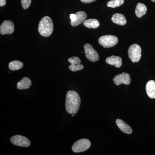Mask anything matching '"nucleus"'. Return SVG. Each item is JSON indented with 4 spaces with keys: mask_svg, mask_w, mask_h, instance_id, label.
<instances>
[{
    "mask_svg": "<svg viewBox=\"0 0 155 155\" xmlns=\"http://www.w3.org/2000/svg\"><path fill=\"white\" fill-rule=\"evenodd\" d=\"M112 20L114 23L121 25H125L127 22V20L124 15L118 13H116L113 15Z\"/></svg>",
    "mask_w": 155,
    "mask_h": 155,
    "instance_id": "14",
    "label": "nucleus"
},
{
    "mask_svg": "<svg viewBox=\"0 0 155 155\" xmlns=\"http://www.w3.org/2000/svg\"><path fill=\"white\" fill-rule=\"evenodd\" d=\"M91 146V143L88 139H81L75 142L72 146V149L74 152L81 153L85 151Z\"/></svg>",
    "mask_w": 155,
    "mask_h": 155,
    "instance_id": "4",
    "label": "nucleus"
},
{
    "mask_svg": "<svg viewBox=\"0 0 155 155\" xmlns=\"http://www.w3.org/2000/svg\"><path fill=\"white\" fill-rule=\"evenodd\" d=\"M147 94L151 99L155 98V81L150 80L147 83L146 86Z\"/></svg>",
    "mask_w": 155,
    "mask_h": 155,
    "instance_id": "12",
    "label": "nucleus"
},
{
    "mask_svg": "<svg viewBox=\"0 0 155 155\" xmlns=\"http://www.w3.org/2000/svg\"><path fill=\"white\" fill-rule=\"evenodd\" d=\"M147 6L141 3H139L137 5L135 9V14L137 17L138 18H141L142 16L146 14L147 12Z\"/></svg>",
    "mask_w": 155,
    "mask_h": 155,
    "instance_id": "16",
    "label": "nucleus"
},
{
    "mask_svg": "<svg viewBox=\"0 0 155 155\" xmlns=\"http://www.w3.org/2000/svg\"><path fill=\"white\" fill-rule=\"evenodd\" d=\"M81 100L79 94L76 92L69 91L66 96V109L69 114H77L79 110Z\"/></svg>",
    "mask_w": 155,
    "mask_h": 155,
    "instance_id": "1",
    "label": "nucleus"
},
{
    "mask_svg": "<svg viewBox=\"0 0 155 155\" xmlns=\"http://www.w3.org/2000/svg\"><path fill=\"white\" fill-rule=\"evenodd\" d=\"M83 22L84 26L89 28H96L100 26V22L96 19H87Z\"/></svg>",
    "mask_w": 155,
    "mask_h": 155,
    "instance_id": "17",
    "label": "nucleus"
},
{
    "mask_svg": "<svg viewBox=\"0 0 155 155\" xmlns=\"http://www.w3.org/2000/svg\"><path fill=\"white\" fill-rule=\"evenodd\" d=\"M124 0H111L107 4L108 7L112 8H116L123 5Z\"/></svg>",
    "mask_w": 155,
    "mask_h": 155,
    "instance_id": "19",
    "label": "nucleus"
},
{
    "mask_svg": "<svg viewBox=\"0 0 155 155\" xmlns=\"http://www.w3.org/2000/svg\"><path fill=\"white\" fill-rule=\"evenodd\" d=\"M68 61L71 64H80L81 63L80 58L77 57H73L69 58Z\"/></svg>",
    "mask_w": 155,
    "mask_h": 155,
    "instance_id": "21",
    "label": "nucleus"
},
{
    "mask_svg": "<svg viewBox=\"0 0 155 155\" xmlns=\"http://www.w3.org/2000/svg\"><path fill=\"white\" fill-rule=\"evenodd\" d=\"M96 0H81L82 2L84 3H90L94 2Z\"/></svg>",
    "mask_w": 155,
    "mask_h": 155,
    "instance_id": "24",
    "label": "nucleus"
},
{
    "mask_svg": "<svg viewBox=\"0 0 155 155\" xmlns=\"http://www.w3.org/2000/svg\"><path fill=\"white\" fill-rule=\"evenodd\" d=\"M84 68L83 65L81 64H71L69 67V69L72 72H76L77 71L81 70Z\"/></svg>",
    "mask_w": 155,
    "mask_h": 155,
    "instance_id": "20",
    "label": "nucleus"
},
{
    "mask_svg": "<svg viewBox=\"0 0 155 155\" xmlns=\"http://www.w3.org/2000/svg\"><path fill=\"white\" fill-rule=\"evenodd\" d=\"M85 55L89 61L91 62H96L99 59L98 54L93 48L91 45L86 44L84 46Z\"/></svg>",
    "mask_w": 155,
    "mask_h": 155,
    "instance_id": "7",
    "label": "nucleus"
},
{
    "mask_svg": "<svg viewBox=\"0 0 155 155\" xmlns=\"http://www.w3.org/2000/svg\"><path fill=\"white\" fill-rule=\"evenodd\" d=\"M6 0H0V6L3 7L6 5Z\"/></svg>",
    "mask_w": 155,
    "mask_h": 155,
    "instance_id": "25",
    "label": "nucleus"
},
{
    "mask_svg": "<svg viewBox=\"0 0 155 155\" xmlns=\"http://www.w3.org/2000/svg\"><path fill=\"white\" fill-rule=\"evenodd\" d=\"M31 81L29 78L24 77L17 84V88L19 90L27 89L30 87Z\"/></svg>",
    "mask_w": 155,
    "mask_h": 155,
    "instance_id": "15",
    "label": "nucleus"
},
{
    "mask_svg": "<svg viewBox=\"0 0 155 155\" xmlns=\"http://www.w3.org/2000/svg\"><path fill=\"white\" fill-rule=\"evenodd\" d=\"M54 24L51 19L48 16L44 17L40 21L38 25V32L44 37H48L52 33Z\"/></svg>",
    "mask_w": 155,
    "mask_h": 155,
    "instance_id": "2",
    "label": "nucleus"
},
{
    "mask_svg": "<svg viewBox=\"0 0 155 155\" xmlns=\"http://www.w3.org/2000/svg\"><path fill=\"white\" fill-rule=\"evenodd\" d=\"M31 0H21L22 8L24 9H27L30 7Z\"/></svg>",
    "mask_w": 155,
    "mask_h": 155,
    "instance_id": "22",
    "label": "nucleus"
},
{
    "mask_svg": "<svg viewBox=\"0 0 155 155\" xmlns=\"http://www.w3.org/2000/svg\"><path fill=\"white\" fill-rule=\"evenodd\" d=\"M106 61L107 64L113 65L116 68H119L122 65V59L118 56H112L108 57L106 59Z\"/></svg>",
    "mask_w": 155,
    "mask_h": 155,
    "instance_id": "10",
    "label": "nucleus"
},
{
    "mask_svg": "<svg viewBox=\"0 0 155 155\" xmlns=\"http://www.w3.org/2000/svg\"><path fill=\"white\" fill-rule=\"evenodd\" d=\"M75 15L77 17L76 21L74 22L71 21V25L73 27L78 26L84 22L85 20H86L87 17L86 13L83 11L78 12L76 13Z\"/></svg>",
    "mask_w": 155,
    "mask_h": 155,
    "instance_id": "13",
    "label": "nucleus"
},
{
    "mask_svg": "<svg viewBox=\"0 0 155 155\" xmlns=\"http://www.w3.org/2000/svg\"><path fill=\"white\" fill-rule=\"evenodd\" d=\"M70 18L71 19V21H73V22L76 21V19H77V17H76L75 14H70Z\"/></svg>",
    "mask_w": 155,
    "mask_h": 155,
    "instance_id": "23",
    "label": "nucleus"
},
{
    "mask_svg": "<svg viewBox=\"0 0 155 155\" xmlns=\"http://www.w3.org/2000/svg\"><path fill=\"white\" fill-rule=\"evenodd\" d=\"M98 41L103 47L110 48L113 47L118 43V39L114 35H106L100 38Z\"/></svg>",
    "mask_w": 155,
    "mask_h": 155,
    "instance_id": "5",
    "label": "nucleus"
},
{
    "mask_svg": "<svg viewBox=\"0 0 155 155\" xmlns=\"http://www.w3.org/2000/svg\"><path fill=\"white\" fill-rule=\"evenodd\" d=\"M23 67V64L21 61H14L10 62L9 64V69L12 71L19 70Z\"/></svg>",
    "mask_w": 155,
    "mask_h": 155,
    "instance_id": "18",
    "label": "nucleus"
},
{
    "mask_svg": "<svg viewBox=\"0 0 155 155\" xmlns=\"http://www.w3.org/2000/svg\"><path fill=\"white\" fill-rule=\"evenodd\" d=\"M11 142L14 145L24 147H29L31 145V142L27 137L19 135L12 137L11 138Z\"/></svg>",
    "mask_w": 155,
    "mask_h": 155,
    "instance_id": "6",
    "label": "nucleus"
},
{
    "mask_svg": "<svg viewBox=\"0 0 155 155\" xmlns=\"http://www.w3.org/2000/svg\"><path fill=\"white\" fill-rule=\"evenodd\" d=\"M151 1H152L153 2H155V0H151Z\"/></svg>",
    "mask_w": 155,
    "mask_h": 155,
    "instance_id": "26",
    "label": "nucleus"
},
{
    "mask_svg": "<svg viewBox=\"0 0 155 155\" xmlns=\"http://www.w3.org/2000/svg\"><path fill=\"white\" fill-rule=\"evenodd\" d=\"M129 58L133 63H137L141 57V48L139 45L133 44L130 46L128 50Z\"/></svg>",
    "mask_w": 155,
    "mask_h": 155,
    "instance_id": "3",
    "label": "nucleus"
},
{
    "mask_svg": "<svg viewBox=\"0 0 155 155\" xmlns=\"http://www.w3.org/2000/svg\"><path fill=\"white\" fill-rule=\"evenodd\" d=\"M113 81L116 85L119 86L122 84L127 85L130 84L131 79L129 74L123 72L122 74H119L115 76Z\"/></svg>",
    "mask_w": 155,
    "mask_h": 155,
    "instance_id": "8",
    "label": "nucleus"
},
{
    "mask_svg": "<svg viewBox=\"0 0 155 155\" xmlns=\"http://www.w3.org/2000/svg\"><path fill=\"white\" fill-rule=\"evenodd\" d=\"M14 23L10 20H5L0 26L1 34H11L14 32Z\"/></svg>",
    "mask_w": 155,
    "mask_h": 155,
    "instance_id": "9",
    "label": "nucleus"
},
{
    "mask_svg": "<svg viewBox=\"0 0 155 155\" xmlns=\"http://www.w3.org/2000/svg\"><path fill=\"white\" fill-rule=\"evenodd\" d=\"M116 124L119 129L124 133L127 134L132 133V129L131 127L121 119H117L116 120Z\"/></svg>",
    "mask_w": 155,
    "mask_h": 155,
    "instance_id": "11",
    "label": "nucleus"
}]
</instances>
